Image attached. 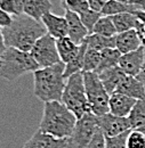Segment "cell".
<instances>
[{
    "label": "cell",
    "instance_id": "6da1fadb",
    "mask_svg": "<svg viewBox=\"0 0 145 148\" xmlns=\"http://www.w3.org/2000/svg\"><path fill=\"white\" fill-rule=\"evenodd\" d=\"M46 33L47 30L41 21H37L25 14L14 16L12 25L3 29V37L7 47H13L29 53L37 40Z\"/></svg>",
    "mask_w": 145,
    "mask_h": 148
},
{
    "label": "cell",
    "instance_id": "7a4b0ae2",
    "mask_svg": "<svg viewBox=\"0 0 145 148\" xmlns=\"http://www.w3.org/2000/svg\"><path fill=\"white\" fill-rule=\"evenodd\" d=\"M65 64L59 62L33 72V93L44 103L61 101L65 88Z\"/></svg>",
    "mask_w": 145,
    "mask_h": 148
},
{
    "label": "cell",
    "instance_id": "3957f363",
    "mask_svg": "<svg viewBox=\"0 0 145 148\" xmlns=\"http://www.w3.org/2000/svg\"><path fill=\"white\" fill-rule=\"evenodd\" d=\"M77 120V116L62 101H47L39 130L59 139H68L72 134Z\"/></svg>",
    "mask_w": 145,
    "mask_h": 148
},
{
    "label": "cell",
    "instance_id": "277c9868",
    "mask_svg": "<svg viewBox=\"0 0 145 148\" xmlns=\"http://www.w3.org/2000/svg\"><path fill=\"white\" fill-rule=\"evenodd\" d=\"M0 58L2 62L0 76L9 82L17 80L24 74L36 72L40 69L29 51H23L13 47H7Z\"/></svg>",
    "mask_w": 145,
    "mask_h": 148
},
{
    "label": "cell",
    "instance_id": "5b68a950",
    "mask_svg": "<svg viewBox=\"0 0 145 148\" xmlns=\"http://www.w3.org/2000/svg\"><path fill=\"white\" fill-rule=\"evenodd\" d=\"M61 101L77 116V119L90 112L82 72L73 74L66 79Z\"/></svg>",
    "mask_w": 145,
    "mask_h": 148
},
{
    "label": "cell",
    "instance_id": "8992f818",
    "mask_svg": "<svg viewBox=\"0 0 145 148\" xmlns=\"http://www.w3.org/2000/svg\"><path fill=\"white\" fill-rule=\"evenodd\" d=\"M82 74L90 112L96 116L109 113L110 93L103 86L98 74L96 72H82Z\"/></svg>",
    "mask_w": 145,
    "mask_h": 148
},
{
    "label": "cell",
    "instance_id": "52a82bcc",
    "mask_svg": "<svg viewBox=\"0 0 145 148\" xmlns=\"http://www.w3.org/2000/svg\"><path fill=\"white\" fill-rule=\"evenodd\" d=\"M98 130L97 116L91 112L85 114L77 120L72 134L66 139V148H87Z\"/></svg>",
    "mask_w": 145,
    "mask_h": 148
},
{
    "label": "cell",
    "instance_id": "ba28073f",
    "mask_svg": "<svg viewBox=\"0 0 145 148\" xmlns=\"http://www.w3.org/2000/svg\"><path fill=\"white\" fill-rule=\"evenodd\" d=\"M30 54L35 58L39 67H48L61 62V57L57 50L56 39L49 33L38 39L32 47Z\"/></svg>",
    "mask_w": 145,
    "mask_h": 148
},
{
    "label": "cell",
    "instance_id": "9c48e42d",
    "mask_svg": "<svg viewBox=\"0 0 145 148\" xmlns=\"http://www.w3.org/2000/svg\"><path fill=\"white\" fill-rule=\"evenodd\" d=\"M97 122L101 131L105 137H114L119 136L130 129V123L128 117H122L114 115L112 113H106L104 115L97 116Z\"/></svg>",
    "mask_w": 145,
    "mask_h": 148
},
{
    "label": "cell",
    "instance_id": "30bf717a",
    "mask_svg": "<svg viewBox=\"0 0 145 148\" xmlns=\"http://www.w3.org/2000/svg\"><path fill=\"white\" fill-rule=\"evenodd\" d=\"M145 58V47H141L137 50H134L131 53L124 54L120 57L119 60V67L127 74L131 76H137L144 63Z\"/></svg>",
    "mask_w": 145,
    "mask_h": 148
},
{
    "label": "cell",
    "instance_id": "8fae6325",
    "mask_svg": "<svg viewBox=\"0 0 145 148\" xmlns=\"http://www.w3.org/2000/svg\"><path fill=\"white\" fill-rule=\"evenodd\" d=\"M66 139H59L38 129L22 148H66Z\"/></svg>",
    "mask_w": 145,
    "mask_h": 148
},
{
    "label": "cell",
    "instance_id": "7c38bea8",
    "mask_svg": "<svg viewBox=\"0 0 145 148\" xmlns=\"http://www.w3.org/2000/svg\"><path fill=\"white\" fill-rule=\"evenodd\" d=\"M66 22H68V37L72 41H74L77 45H81L85 42L86 38L89 36V32L87 27L84 25L82 21L80 18V15L77 13H73L69 9H65L64 14Z\"/></svg>",
    "mask_w": 145,
    "mask_h": 148
},
{
    "label": "cell",
    "instance_id": "4fadbf2b",
    "mask_svg": "<svg viewBox=\"0 0 145 148\" xmlns=\"http://www.w3.org/2000/svg\"><path fill=\"white\" fill-rule=\"evenodd\" d=\"M136 101H137V99H135V98H131L127 95L115 91V92L110 95V113H112L114 115H118V116L128 117V115L130 114L133 107L135 106Z\"/></svg>",
    "mask_w": 145,
    "mask_h": 148
},
{
    "label": "cell",
    "instance_id": "5bb4252c",
    "mask_svg": "<svg viewBox=\"0 0 145 148\" xmlns=\"http://www.w3.org/2000/svg\"><path fill=\"white\" fill-rule=\"evenodd\" d=\"M41 22L44 23L47 30V33H49L55 39L68 37L69 29H68V22L65 16H58L49 12L42 16Z\"/></svg>",
    "mask_w": 145,
    "mask_h": 148
},
{
    "label": "cell",
    "instance_id": "9a60e30c",
    "mask_svg": "<svg viewBox=\"0 0 145 148\" xmlns=\"http://www.w3.org/2000/svg\"><path fill=\"white\" fill-rule=\"evenodd\" d=\"M141 47H143V42L136 29L118 33L115 36V48L122 55L137 50Z\"/></svg>",
    "mask_w": 145,
    "mask_h": 148
},
{
    "label": "cell",
    "instance_id": "2e32d148",
    "mask_svg": "<svg viewBox=\"0 0 145 148\" xmlns=\"http://www.w3.org/2000/svg\"><path fill=\"white\" fill-rule=\"evenodd\" d=\"M117 91L127 95L137 100L145 99V84L137 76H131L126 74L122 81L120 82Z\"/></svg>",
    "mask_w": 145,
    "mask_h": 148
},
{
    "label": "cell",
    "instance_id": "e0dca14e",
    "mask_svg": "<svg viewBox=\"0 0 145 148\" xmlns=\"http://www.w3.org/2000/svg\"><path fill=\"white\" fill-rule=\"evenodd\" d=\"M125 75L126 73L119 67V65L98 73V76H99L103 86L105 87L106 91L110 95L117 91V89H118L120 82L122 81V79L125 77Z\"/></svg>",
    "mask_w": 145,
    "mask_h": 148
},
{
    "label": "cell",
    "instance_id": "ac0fdd59",
    "mask_svg": "<svg viewBox=\"0 0 145 148\" xmlns=\"http://www.w3.org/2000/svg\"><path fill=\"white\" fill-rule=\"evenodd\" d=\"M52 7L53 5L50 0H26L23 14L37 21H41L45 14L50 12Z\"/></svg>",
    "mask_w": 145,
    "mask_h": 148
},
{
    "label": "cell",
    "instance_id": "d6986e66",
    "mask_svg": "<svg viewBox=\"0 0 145 148\" xmlns=\"http://www.w3.org/2000/svg\"><path fill=\"white\" fill-rule=\"evenodd\" d=\"M56 45L61 57V62H63L64 64L72 60L80 50V45H77L69 37L56 39Z\"/></svg>",
    "mask_w": 145,
    "mask_h": 148
},
{
    "label": "cell",
    "instance_id": "ffe728a7",
    "mask_svg": "<svg viewBox=\"0 0 145 148\" xmlns=\"http://www.w3.org/2000/svg\"><path fill=\"white\" fill-rule=\"evenodd\" d=\"M130 129L141 131L145 134V99H138L128 115Z\"/></svg>",
    "mask_w": 145,
    "mask_h": 148
},
{
    "label": "cell",
    "instance_id": "44dd1931",
    "mask_svg": "<svg viewBox=\"0 0 145 148\" xmlns=\"http://www.w3.org/2000/svg\"><path fill=\"white\" fill-rule=\"evenodd\" d=\"M121 53L117 48H105L101 50V59H99V65L96 70V73H101L108 69L114 67L119 65V60L121 57Z\"/></svg>",
    "mask_w": 145,
    "mask_h": 148
},
{
    "label": "cell",
    "instance_id": "7402d4cb",
    "mask_svg": "<svg viewBox=\"0 0 145 148\" xmlns=\"http://www.w3.org/2000/svg\"><path fill=\"white\" fill-rule=\"evenodd\" d=\"M111 17H112L113 24H114L118 33L134 30V29H136V26L138 24V19L133 13H121V14H118V15H114Z\"/></svg>",
    "mask_w": 145,
    "mask_h": 148
},
{
    "label": "cell",
    "instance_id": "603a6c76",
    "mask_svg": "<svg viewBox=\"0 0 145 148\" xmlns=\"http://www.w3.org/2000/svg\"><path fill=\"white\" fill-rule=\"evenodd\" d=\"M135 10H136L135 7L129 2H121L118 0H106L101 14L104 16H114L121 13H134Z\"/></svg>",
    "mask_w": 145,
    "mask_h": 148
},
{
    "label": "cell",
    "instance_id": "cb8c5ba5",
    "mask_svg": "<svg viewBox=\"0 0 145 148\" xmlns=\"http://www.w3.org/2000/svg\"><path fill=\"white\" fill-rule=\"evenodd\" d=\"M87 50V45L86 42L80 45V50L78 53V55L73 58L72 60H70L69 63L65 64V71H64V76L65 79H68L69 76H71L73 74L82 72L84 70V64H85V54Z\"/></svg>",
    "mask_w": 145,
    "mask_h": 148
},
{
    "label": "cell",
    "instance_id": "d4e9b609",
    "mask_svg": "<svg viewBox=\"0 0 145 148\" xmlns=\"http://www.w3.org/2000/svg\"><path fill=\"white\" fill-rule=\"evenodd\" d=\"M87 48L103 50L105 48H115V37H104L96 33H90L85 40Z\"/></svg>",
    "mask_w": 145,
    "mask_h": 148
},
{
    "label": "cell",
    "instance_id": "484cf974",
    "mask_svg": "<svg viewBox=\"0 0 145 148\" xmlns=\"http://www.w3.org/2000/svg\"><path fill=\"white\" fill-rule=\"evenodd\" d=\"M93 33L104 36V37H115L118 34L115 26L113 24V21L111 16H104L102 15L101 18L97 21V23L94 26Z\"/></svg>",
    "mask_w": 145,
    "mask_h": 148
},
{
    "label": "cell",
    "instance_id": "4316f807",
    "mask_svg": "<svg viewBox=\"0 0 145 148\" xmlns=\"http://www.w3.org/2000/svg\"><path fill=\"white\" fill-rule=\"evenodd\" d=\"M101 59V51L96 49L87 48L85 54V64L82 72H96Z\"/></svg>",
    "mask_w": 145,
    "mask_h": 148
},
{
    "label": "cell",
    "instance_id": "83f0119b",
    "mask_svg": "<svg viewBox=\"0 0 145 148\" xmlns=\"http://www.w3.org/2000/svg\"><path fill=\"white\" fill-rule=\"evenodd\" d=\"M79 15H80V18H81V21H82L84 25L87 27L89 34L93 33V30H94L95 24L97 23V21L101 18V16H102L101 13L94 12V10H91L90 8H89L88 10H86V12L79 14Z\"/></svg>",
    "mask_w": 145,
    "mask_h": 148
},
{
    "label": "cell",
    "instance_id": "f1b7e54d",
    "mask_svg": "<svg viewBox=\"0 0 145 148\" xmlns=\"http://www.w3.org/2000/svg\"><path fill=\"white\" fill-rule=\"evenodd\" d=\"M130 130L119 136L105 137V148H127V138Z\"/></svg>",
    "mask_w": 145,
    "mask_h": 148
},
{
    "label": "cell",
    "instance_id": "f546056e",
    "mask_svg": "<svg viewBox=\"0 0 145 148\" xmlns=\"http://www.w3.org/2000/svg\"><path fill=\"white\" fill-rule=\"evenodd\" d=\"M127 148H145V134L141 131L130 130L127 138Z\"/></svg>",
    "mask_w": 145,
    "mask_h": 148
},
{
    "label": "cell",
    "instance_id": "4dcf8cb0",
    "mask_svg": "<svg viewBox=\"0 0 145 148\" xmlns=\"http://www.w3.org/2000/svg\"><path fill=\"white\" fill-rule=\"evenodd\" d=\"M64 9H69L73 13L81 14L89 9L87 0H63Z\"/></svg>",
    "mask_w": 145,
    "mask_h": 148
},
{
    "label": "cell",
    "instance_id": "1f68e13d",
    "mask_svg": "<svg viewBox=\"0 0 145 148\" xmlns=\"http://www.w3.org/2000/svg\"><path fill=\"white\" fill-rule=\"evenodd\" d=\"M87 148H105V136L101 129L96 132Z\"/></svg>",
    "mask_w": 145,
    "mask_h": 148
},
{
    "label": "cell",
    "instance_id": "d6a6232c",
    "mask_svg": "<svg viewBox=\"0 0 145 148\" xmlns=\"http://www.w3.org/2000/svg\"><path fill=\"white\" fill-rule=\"evenodd\" d=\"M0 9L5 10L6 13H8V14H10V15H13V16L18 15L14 0H2L1 3H0Z\"/></svg>",
    "mask_w": 145,
    "mask_h": 148
},
{
    "label": "cell",
    "instance_id": "836d02e7",
    "mask_svg": "<svg viewBox=\"0 0 145 148\" xmlns=\"http://www.w3.org/2000/svg\"><path fill=\"white\" fill-rule=\"evenodd\" d=\"M13 19H14V16L6 13L5 10L0 9V27L5 29V27H8L12 25L13 23Z\"/></svg>",
    "mask_w": 145,
    "mask_h": 148
},
{
    "label": "cell",
    "instance_id": "e575fe53",
    "mask_svg": "<svg viewBox=\"0 0 145 148\" xmlns=\"http://www.w3.org/2000/svg\"><path fill=\"white\" fill-rule=\"evenodd\" d=\"M88 1V6L91 10L97 12V13H102L103 7L106 2V0H87Z\"/></svg>",
    "mask_w": 145,
    "mask_h": 148
},
{
    "label": "cell",
    "instance_id": "d590c367",
    "mask_svg": "<svg viewBox=\"0 0 145 148\" xmlns=\"http://www.w3.org/2000/svg\"><path fill=\"white\" fill-rule=\"evenodd\" d=\"M136 31L138 32L139 37L142 39L143 46L145 47V24L144 23H142V22L138 21V24H137V26H136Z\"/></svg>",
    "mask_w": 145,
    "mask_h": 148
},
{
    "label": "cell",
    "instance_id": "8d00e7d4",
    "mask_svg": "<svg viewBox=\"0 0 145 148\" xmlns=\"http://www.w3.org/2000/svg\"><path fill=\"white\" fill-rule=\"evenodd\" d=\"M129 3H131L135 9L137 10H144L145 12V0H129Z\"/></svg>",
    "mask_w": 145,
    "mask_h": 148
},
{
    "label": "cell",
    "instance_id": "74e56055",
    "mask_svg": "<svg viewBox=\"0 0 145 148\" xmlns=\"http://www.w3.org/2000/svg\"><path fill=\"white\" fill-rule=\"evenodd\" d=\"M6 49H7V46H6V41H5V37H3V29L0 27V57L2 56Z\"/></svg>",
    "mask_w": 145,
    "mask_h": 148
},
{
    "label": "cell",
    "instance_id": "f35d334b",
    "mask_svg": "<svg viewBox=\"0 0 145 148\" xmlns=\"http://www.w3.org/2000/svg\"><path fill=\"white\" fill-rule=\"evenodd\" d=\"M15 2V6H16V9H17L18 15L23 14V10H24V6L26 3V0H14Z\"/></svg>",
    "mask_w": 145,
    "mask_h": 148
},
{
    "label": "cell",
    "instance_id": "ab89813d",
    "mask_svg": "<svg viewBox=\"0 0 145 148\" xmlns=\"http://www.w3.org/2000/svg\"><path fill=\"white\" fill-rule=\"evenodd\" d=\"M136 17H137V19L139 21V22H142V23H144L145 24V12L144 10H135L134 13H133Z\"/></svg>",
    "mask_w": 145,
    "mask_h": 148
},
{
    "label": "cell",
    "instance_id": "60d3db41",
    "mask_svg": "<svg viewBox=\"0 0 145 148\" xmlns=\"http://www.w3.org/2000/svg\"><path fill=\"white\" fill-rule=\"evenodd\" d=\"M118 1H121V2H128L129 0H118Z\"/></svg>",
    "mask_w": 145,
    "mask_h": 148
},
{
    "label": "cell",
    "instance_id": "b9f144b4",
    "mask_svg": "<svg viewBox=\"0 0 145 148\" xmlns=\"http://www.w3.org/2000/svg\"><path fill=\"white\" fill-rule=\"evenodd\" d=\"M1 64H2V62H1V58H0V67H1Z\"/></svg>",
    "mask_w": 145,
    "mask_h": 148
},
{
    "label": "cell",
    "instance_id": "7bdbcfd3",
    "mask_svg": "<svg viewBox=\"0 0 145 148\" xmlns=\"http://www.w3.org/2000/svg\"><path fill=\"white\" fill-rule=\"evenodd\" d=\"M1 1H2V0H0V3H1Z\"/></svg>",
    "mask_w": 145,
    "mask_h": 148
}]
</instances>
